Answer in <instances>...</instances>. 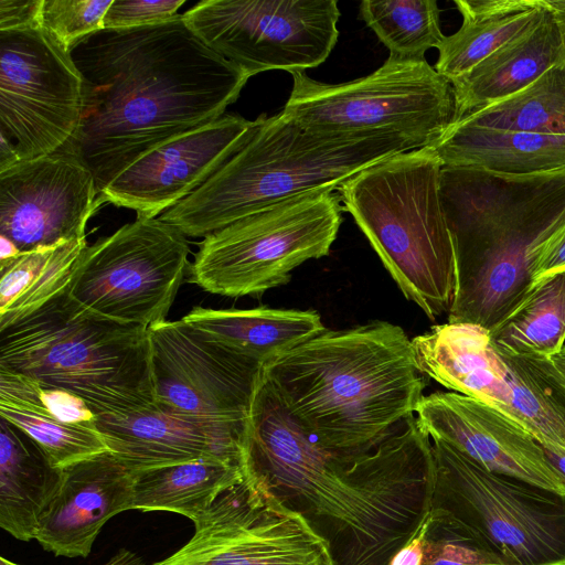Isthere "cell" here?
Listing matches in <instances>:
<instances>
[{"mask_svg": "<svg viewBox=\"0 0 565 565\" xmlns=\"http://www.w3.org/2000/svg\"><path fill=\"white\" fill-rule=\"evenodd\" d=\"M244 476L298 513L328 545L333 565H390L429 514L431 440L407 417L359 456L324 450L263 377L243 455Z\"/></svg>", "mask_w": 565, "mask_h": 565, "instance_id": "6da1fadb", "label": "cell"}, {"mask_svg": "<svg viewBox=\"0 0 565 565\" xmlns=\"http://www.w3.org/2000/svg\"><path fill=\"white\" fill-rule=\"evenodd\" d=\"M72 58L83 76L79 128L70 148L99 193L141 156L222 117L249 76L173 19L104 29L79 42Z\"/></svg>", "mask_w": 565, "mask_h": 565, "instance_id": "7a4b0ae2", "label": "cell"}, {"mask_svg": "<svg viewBox=\"0 0 565 565\" xmlns=\"http://www.w3.org/2000/svg\"><path fill=\"white\" fill-rule=\"evenodd\" d=\"M264 376L310 438L342 456L376 448L424 397L411 340L384 321L324 330L265 364Z\"/></svg>", "mask_w": 565, "mask_h": 565, "instance_id": "3957f363", "label": "cell"}, {"mask_svg": "<svg viewBox=\"0 0 565 565\" xmlns=\"http://www.w3.org/2000/svg\"><path fill=\"white\" fill-rule=\"evenodd\" d=\"M440 196L457 260L448 322L490 331L529 296L535 259L565 227V169L507 174L443 167Z\"/></svg>", "mask_w": 565, "mask_h": 565, "instance_id": "277c9868", "label": "cell"}, {"mask_svg": "<svg viewBox=\"0 0 565 565\" xmlns=\"http://www.w3.org/2000/svg\"><path fill=\"white\" fill-rule=\"evenodd\" d=\"M247 141L199 189L159 218L205 237L241 218L309 192L333 189L365 168L422 146L401 134H322L282 111L260 115Z\"/></svg>", "mask_w": 565, "mask_h": 565, "instance_id": "5b68a950", "label": "cell"}, {"mask_svg": "<svg viewBox=\"0 0 565 565\" xmlns=\"http://www.w3.org/2000/svg\"><path fill=\"white\" fill-rule=\"evenodd\" d=\"M0 369L75 394L96 416L156 405L148 328L92 312L70 288L0 329Z\"/></svg>", "mask_w": 565, "mask_h": 565, "instance_id": "8992f818", "label": "cell"}, {"mask_svg": "<svg viewBox=\"0 0 565 565\" xmlns=\"http://www.w3.org/2000/svg\"><path fill=\"white\" fill-rule=\"evenodd\" d=\"M441 168L435 151L422 147L365 168L337 190L404 296L433 320L448 313L457 290Z\"/></svg>", "mask_w": 565, "mask_h": 565, "instance_id": "52a82bcc", "label": "cell"}, {"mask_svg": "<svg viewBox=\"0 0 565 565\" xmlns=\"http://www.w3.org/2000/svg\"><path fill=\"white\" fill-rule=\"evenodd\" d=\"M340 202L333 189H322L206 235L188 268V281L227 297L287 284L296 267L330 253L342 222Z\"/></svg>", "mask_w": 565, "mask_h": 565, "instance_id": "ba28073f", "label": "cell"}, {"mask_svg": "<svg viewBox=\"0 0 565 565\" xmlns=\"http://www.w3.org/2000/svg\"><path fill=\"white\" fill-rule=\"evenodd\" d=\"M291 75L281 111L310 131L395 132L427 147L457 121L452 84L425 58L388 56L370 75L340 84L318 82L305 72Z\"/></svg>", "mask_w": 565, "mask_h": 565, "instance_id": "9c48e42d", "label": "cell"}, {"mask_svg": "<svg viewBox=\"0 0 565 565\" xmlns=\"http://www.w3.org/2000/svg\"><path fill=\"white\" fill-rule=\"evenodd\" d=\"M430 509L461 522L513 565H565V494L491 472L430 438Z\"/></svg>", "mask_w": 565, "mask_h": 565, "instance_id": "30bf717a", "label": "cell"}, {"mask_svg": "<svg viewBox=\"0 0 565 565\" xmlns=\"http://www.w3.org/2000/svg\"><path fill=\"white\" fill-rule=\"evenodd\" d=\"M189 253L178 228L137 217L86 246L70 295L98 316L149 328L167 320L190 266Z\"/></svg>", "mask_w": 565, "mask_h": 565, "instance_id": "8fae6325", "label": "cell"}, {"mask_svg": "<svg viewBox=\"0 0 565 565\" xmlns=\"http://www.w3.org/2000/svg\"><path fill=\"white\" fill-rule=\"evenodd\" d=\"M339 18L335 0H203L182 13L207 47L249 77L320 65L338 41Z\"/></svg>", "mask_w": 565, "mask_h": 565, "instance_id": "7c38bea8", "label": "cell"}, {"mask_svg": "<svg viewBox=\"0 0 565 565\" xmlns=\"http://www.w3.org/2000/svg\"><path fill=\"white\" fill-rule=\"evenodd\" d=\"M83 76L43 29L0 31V134L22 161L70 145L83 114Z\"/></svg>", "mask_w": 565, "mask_h": 565, "instance_id": "4fadbf2b", "label": "cell"}, {"mask_svg": "<svg viewBox=\"0 0 565 565\" xmlns=\"http://www.w3.org/2000/svg\"><path fill=\"white\" fill-rule=\"evenodd\" d=\"M194 525L188 543L152 565H333L327 543L303 518L246 478Z\"/></svg>", "mask_w": 565, "mask_h": 565, "instance_id": "5bb4252c", "label": "cell"}, {"mask_svg": "<svg viewBox=\"0 0 565 565\" xmlns=\"http://www.w3.org/2000/svg\"><path fill=\"white\" fill-rule=\"evenodd\" d=\"M156 404L222 422L249 423L264 364L184 322L148 328Z\"/></svg>", "mask_w": 565, "mask_h": 565, "instance_id": "9a60e30c", "label": "cell"}, {"mask_svg": "<svg viewBox=\"0 0 565 565\" xmlns=\"http://www.w3.org/2000/svg\"><path fill=\"white\" fill-rule=\"evenodd\" d=\"M103 203L93 173L65 147L0 173V235L21 253L85 238Z\"/></svg>", "mask_w": 565, "mask_h": 565, "instance_id": "2e32d148", "label": "cell"}, {"mask_svg": "<svg viewBox=\"0 0 565 565\" xmlns=\"http://www.w3.org/2000/svg\"><path fill=\"white\" fill-rule=\"evenodd\" d=\"M256 120L223 115L151 149L100 193L137 217L156 218L206 182L250 137Z\"/></svg>", "mask_w": 565, "mask_h": 565, "instance_id": "e0dca14e", "label": "cell"}, {"mask_svg": "<svg viewBox=\"0 0 565 565\" xmlns=\"http://www.w3.org/2000/svg\"><path fill=\"white\" fill-rule=\"evenodd\" d=\"M415 417L429 438L440 439L482 468L565 494V486L533 436L498 409L459 393L424 395Z\"/></svg>", "mask_w": 565, "mask_h": 565, "instance_id": "ac0fdd59", "label": "cell"}, {"mask_svg": "<svg viewBox=\"0 0 565 565\" xmlns=\"http://www.w3.org/2000/svg\"><path fill=\"white\" fill-rule=\"evenodd\" d=\"M248 424L179 414L157 404L126 416H96L108 449L134 471L198 459L243 467Z\"/></svg>", "mask_w": 565, "mask_h": 565, "instance_id": "d6986e66", "label": "cell"}, {"mask_svg": "<svg viewBox=\"0 0 565 565\" xmlns=\"http://www.w3.org/2000/svg\"><path fill=\"white\" fill-rule=\"evenodd\" d=\"M136 477L110 450L63 468L35 540L56 556L87 557L104 524L129 510Z\"/></svg>", "mask_w": 565, "mask_h": 565, "instance_id": "ffe728a7", "label": "cell"}, {"mask_svg": "<svg viewBox=\"0 0 565 565\" xmlns=\"http://www.w3.org/2000/svg\"><path fill=\"white\" fill-rule=\"evenodd\" d=\"M411 342L422 374L505 415L513 397L510 369L492 347L488 330L447 322L434 326Z\"/></svg>", "mask_w": 565, "mask_h": 565, "instance_id": "44dd1931", "label": "cell"}, {"mask_svg": "<svg viewBox=\"0 0 565 565\" xmlns=\"http://www.w3.org/2000/svg\"><path fill=\"white\" fill-rule=\"evenodd\" d=\"M564 62L565 43L552 10L537 26L450 82L456 96L457 120L518 94Z\"/></svg>", "mask_w": 565, "mask_h": 565, "instance_id": "7402d4cb", "label": "cell"}, {"mask_svg": "<svg viewBox=\"0 0 565 565\" xmlns=\"http://www.w3.org/2000/svg\"><path fill=\"white\" fill-rule=\"evenodd\" d=\"M62 469L24 431L0 419V526L20 541L35 539L56 495Z\"/></svg>", "mask_w": 565, "mask_h": 565, "instance_id": "603a6c76", "label": "cell"}, {"mask_svg": "<svg viewBox=\"0 0 565 565\" xmlns=\"http://www.w3.org/2000/svg\"><path fill=\"white\" fill-rule=\"evenodd\" d=\"M455 4L462 23L445 35L434 66L450 82L537 26L553 10L552 0H455Z\"/></svg>", "mask_w": 565, "mask_h": 565, "instance_id": "cb8c5ba5", "label": "cell"}, {"mask_svg": "<svg viewBox=\"0 0 565 565\" xmlns=\"http://www.w3.org/2000/svg\"><path fill=\"white\" fill-rule=\"evenodd\" d=\"M429 147L443 167L507 174L565 169V136L490 130L456 122Z\"/></svg>", "mask_w": 565, "mask_h": 565, "instance_id": "d4e9b609", "label": "cell"}, {"mask_svg": "<svg viewBox=\"0 0 565 565\" xmlns=\"http://www.w3.org/2000/svg\"><path fill=\"white\" fill-rule=\"evenodd\" d=\"M182 320L264 365L324 331L311 310L194 307Z\"/></svg>", "mask_w": 565, "mask_h": 565, "instance_id": "484cf974", "label": "cell"}, {"mask_svg": "<svg viewBox=\"0 0 565 565\" xmlns=\"http://www.w3.org/2000/svg\"><path fill=\"white\" fill-rule=\"evenodd\" d=\"M0 415L31 437L57 468L109 450L92 424H67L43 406L39 383L0 369Z\"/></svg>", "mask_w": 565, "mask_h": 565, "instance_id": "4316f807", "label": "cell"}, {"mask_svg": "<svg viewBox=\"0 0 565 565\" xmlns=\"http://www.w3.org/2000/svg\"><path fill=\"white\" fill-rule=\"evenodd\" d=\"M244 478L242 466L218 459L137 471L129 510L168 511L195 523L224 490Z\"/></svg>", "mask_w": 565, "mask_h": 565, "instance_id": "83f0119b", "label": "cell"}, {"mask_svg": "<svg viewBox=\"0 0 565 565\" xmlns=\"http://www.w3.org/2000/svg\"><path fill=\"white\" fill-rule=\"evenodd\" d=\"M86 246V238H81L0 262V329L66 291Z\"/></svg>", "mask_w": 565, "mask_h": 565, "instance_id": "f1b7e54d", "label": "cell"}, {"mask_svg": "<svg viewBox=\"0 0 565 565\" xmlns=\"http://www.w3.org/2000/svg\"><path fill=\"white\" fill-rule=\"evenodd\" d=\"M494 350L504 356H544L565 345V273L534 285L523 302L489 331Z\"/></svg>", "mask_w": 565, "mask_h": 565, "instance_id": "f546056e", "label": "cell"}, {"mask_svg": "<svg viewBox=\"0 0 565 565\" xmlns=\"http://www.w3.org/2000/svg\"><path fill=\"white\" fill-rule=\"evenodd\" d=\"M456 122L490 130L565 136V62L518 94Z\"/></svg>", "mask_w": 565, "mask_h": 565, "instance_id": "4dcf8cb0", "label": "cell"}, {"mask_svg": "<svg viewBox=\"0 0 565 565\" xmlns=\"http://www.w3.org/2000/svg\"><path fill=\"white\" fill-rule=\"evenodd\" d=\"M434 0H364L360 17L388 49L390 56L423 60L426 51L439 47L445 35Z\"/></svg>", "mask_w": 565, "mask_h": 565, "instance_id": "1f68e13d", "label": "cell"}, {"mask_svg": "<svg viewBox=\"0 0 565 565\" xmlns=\"http://www.w3.org/2000/svg\"><path fill=\"white\" fill-rule=\"evenodd\" d=\"M422 565H513L493 545L448 513L430 509Z\"/></svg>", "mask_w": 565, "mask_h": 565, "instance_id": "d6a6232c", "label": "cell"}, {"mask_svg": "<svg viewBox=\"0 0 565 565\" xmlns=\"http://www.w3.org/2000/svg\"><path fill=\"white\" fill-rule=\"evenodd\" d=\"M114 0H43L41 26L66 51L105 29Z\"/></svg>", "mask_w": 565, "mask_h": 565, "instance_id": "836d02e7", "label": "cell"}, {"mask_svg": "<svg viewBox=\"0 0 565 565\" xmlns=\"http://www.w3.org/2000/svg\"><path fill=\"white\" fill-rule=\"evenodd\" d=\"M185 0H114L105 15V29H135L162 23L178 15Z\"/></svg>", "mask_w": 565, "mask_h": 565, "instance_id": "e575fe53", "label": "cell"}, {"mask_svg": "<svg viewBox=\"0 0 565 565\" xmlns=\"http://www.w3.org/2000/svg\"><path fill=\"white\" fill-rule=\"evenodd\" d=\"M39 395L45 409L64 423L92 424L96 422V415L75 394L39 384Z\"/></svg>", "mask_w": 565, "mask_h": 565, "instance_id": "d590c367", "label": "cell"}, {"mask_svg": "<svg viewBox=\"0 0 565 565\" xmlns=\"http://www.w3.org/2000/svg\"><path fill=\"white\" fill-rule=\"evenodd\" d=\"M43 0H0V31L42 29Z\"/></svg>", "mask_w": 565, "mask_h": 565, "instance_id": "8d00e7d4", "label": "cell"}, {"mask_svg": "<svg viewBox=\"0 0 565 565\" xmlns=\"http://www.w3.org/2000/svg\"><path fill=\"white\" fill-rule=\"evenodd\" d=\"M559 273H565V227L544 245L535 259L533 284Z\"/></svg>", "mask_w": 565, "mask_h": 565, "instance_id": "74e56055", "label": "cell"}, {"mask_svg": "<svg viewBox=\"0 0 565 565\" xmlns=\"http://www.w3.org/2000/svg\"><path fill=\"white\" fill-rule=\"evenodd\" d=\"M424 525L391 559L390 565H422L424 558Z\"/></svg>", "mask_w": 565, "mask_h": 565, "instance_id": "f35d334b", "label": "cell"}, {"mask_svg": "<svg viewBox=\"0 0 565 565\" xmlns=\"http://www.w3.org/2000/svg\"><path fill=\"white\" fill-rule=\"evenodd\" d=\"M21 161L15 145L0 134V173L6 172Z\"/></svg>", "mask_w": 565, "mask_h": 565, "instance_id": "ab89813d", "label": "cell"}, {"mask_svg": "<svg viewBox=\"0 0 565 565\" xmlns=\"http://www.w3.org/2000/svg\"><path fill=\"white\" fill-rule=\"evenodd\" d=\"M104 565H146V563L135 552L120 548Z\"/></svg>", "mask_w": 565, "mask_h": 565, "instance_id": "60d3db41", "label": "cell"}, {"mask_svg": "<svg viewBox=\"0 0 565 565\" xmlns=\"http://www.w3.org/2000/svg\"><path fill=\"white\" fill-rule=\"evenodd\" d=\"M544 452L547 461L565 486V451H550L544 449Z\"/></svg>", "mask_w": 565, "mask_h": 565, "instance_id": "b9f144b4", "label": "cell"}, {"mask_svg": "<svg viewBox=\"0 0 565 565\" xmlns=\"http://www.w3.org/2000/svg\"><path fill=\"white\" fill-rule=\"evenodd\" d=\"M20 254L21 252L12 241L3 235H0V262L12 259Z\"/></svg>", "mask_w": 565, "mask_h": 565, "instance_id": "7bdbcfd3", "label": "cell"}, {"mask_svg": "<svg viewBox=\"0 0 565 565\" xmlns=\"http://www.w3.org/2000/svg\"><path fill=\"white\" fill-rule=\"evenodd\" d=\"M554 15L559 24L565 43V0H552Z\"/></svg>", "mask_w": 565, "mask_h": 565, "instance_id": "ee69618b", "label": "cell"}, {"mask_svg": "<svg viewBox=\"0 0 565 565\" xmlns=\"http://www.w3.org/2000/svg\"><path fill=\"white\" fill-rule=\"evenodd\" d=\"M548 360L553 364L555 370L565 380V345L558 353H556L552 356H548Z\"/></svg>", "mask_w": 565, "mask_h": 565, "instance_id": "f6af8a7d", "label": "cell"}, {"mask_svg": "<svg viewBox=\"0 0 565 565\" xmlns=\"http://www.w3.org/2000/svg\"><path fill=\"white\" fill-rule=\"evenodd\" d=\"M0 565H21V564L14 563V562L1 556Z\"/></svg>", "mask_w": 565, "mask_h": 565, "instance_id": "bcb514c9", "label": "cell"}]
</instances>
